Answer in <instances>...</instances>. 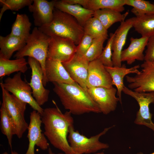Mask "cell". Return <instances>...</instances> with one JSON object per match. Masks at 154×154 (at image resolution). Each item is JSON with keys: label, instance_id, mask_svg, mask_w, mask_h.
Instances as JSON below:
<instances>
[{"label": "cell", "instance_id": "83f0119b", "mask_svg": "<svg viewBox=\"0 0 154 154\" xmlns=\"http://www.w3.org/2000/svg\"><path fill=\"white\" fill-rule=\"evenodd\" d=\"M0 115L1 131L7 137L11 149L12 138L16 135V130L13 120L3 102L0 109Z\"/></svg>", "mask_w": 154, "mask_h": 154}, {"label": "cell", "instance_id": "9c48e42d", "mask_svg": "<svg viewBox=\"0 0 154 154\" xmlns=\"http://www.w3.org/2000/svg\"><path fill=\"white\" fill-rule=\"evenodd\" d=\"M141 66L139 73L126 76L128 88L137 92H154V61H144Z\"/></svg>", "mask_w": 154, "mask_h": 154}, {"label": "cell", "instance_id": "8fae6325", "mask_svg": "<svg viewBox=\"0 0 154 154\" xmlns=\"http://www.w3.org/2000/svg\"><path fill=\"white\" fill-rule=\"evenodd\" d=\"M42 123L41 116L40 114L35 110L31 112L27 129V137L29 143L25 154H35V145L43 150L49 148V144L46 137L42 132L41 128Z\"/></svg>", "mask_w": 154, "mask_h": 154}, {"label": "cell", "instance_id": "603a6c76", "mask_svg": "<svg viewBox=\"0 0 154 154\" xmlns=\"http://www.w3.org/2000/svg\"><path fill=\"white\" fill-rule=\"evenodd\" d=\"M26 41L10 34L0 36V58L10 59L13 53L21 49Z\"/></svg>", "mask_w": 154, "mask_h": 154}, {"label": "cell", "instance_id": "7402d4cb", "mask_svg": "<svg viewBox=\"0 0 154 154\" xmlns=\"http://www.w3.org/2000/svg\"><path fill=\"white\" fill-rule=\"evenodd\" d=\"M105 67L110 74L112 79L113 85H114L117 89V95L121 104V92L124 86L123 83L124 78L127 75L131 73L137 74L140 72L138 70L140 67L139 65H136L131 68H126L125 65L120 67L115 66Z\"/></svg>", "mask_w": 154, "mask_h": 154}, {"label": "cell", "instance_id": "8992f818", "mask_svg": "<svg viewBox=\"0 0 154 154\" xmlns=\"http://www.w3.org/2000/svg\"><path fill=\"white\" fill-rule=\"evenodd\" d=\"M0 85L2 102L13 120L16 130V135L19 138H21L27 129L29 125L25 117L27 104L10 94Z\"/></svg>", "mask_w": 154, "mask_h": 154}, {"label": "cell", "instance_id": "ba28073f", "mask_svg": "<svg viewBox=\"0 0 154 154\" xmlns=\"http://www.w3.org/2000/svg\"><path fill=\"white\" fill-rule=\"evenodd\" d=\"M122 92L134 98L139 107L137 112L134 123L144 125L154 131V123L151 118L152 115L149 111V105L154 103V92H136L124 86Z\"/></svg>", "mask_w": 154, "mask_h": 154}, {"label": "cell", "instance_id": "7c38bea8", "mask_svg": "<svg viewBox=\"0 0 154 154\" xmlns=\"http://www.w3.org/2000/svg\"><path fill=\"white\" fill-rule=\"evenodd\" d=\"M50 37L47 58L62 63L69 60L75 54L77 45L72 40L57 36Z\"/></svg>", "mask_w": 154, "mask_h": 154}, {"label": "cell", "instance_id": "30bf717a", "mask_svg": "<svg viewBox=\"0 0 154 154\" xmlns=\"http://www.w3.org/2000/svg\"><path fill=\"white\" fill-rule=\"evenodd\" d=\"M27 62L31 70L29 84L32 90L33 96L37 104L41 106L48 102L50 91L45 88L43 85L44 73L39 62L31 57H28Z\"/></svg>", "mask_w": 154, "mask_h": 154}, {"label": "cell", "instance_id": "cb8c5ba5", "mask_svg": "<svg viewBox=\"0 0 154 154\" xmlns=\"http://www.w3.org/2000/svg\"><path fill=\"white\" fill-rule=\"evenodd\" d=\"M128 14V11L122 14L114 10L104 9L94 11L93 17L98 19L108 30L114 23L124 21Z\"/></svg>", "mask_w": 154, "mask_h": 154}, {"label": "cell", "instance_id": "6da1fadb", "mask_svg": "<svg viewBox=\"0 0 154 154\" xmlns=\"http://www.w3.org/2000/svg\"><path fill=\"white\" fill-rule=\"evenodd\" d=\"M56 107L44 109L41 116L44 133L50 144L65 154H72L73 151L68 140L70 128L74 126V120L68 111L62 113L53 102Z\"/></svg>", "mask_w": 154, "mask_h": 154}, {"label": "cell", "instance_id": "52a82bcc", "mask_svg": "<svg viewBox=\"0 0 154 154\" xmlns=\"http://www.w3.org/2000/svg\"><path fill=\"white\" fill-rule=\"evenodd\" d=\"M21 73L19 72L12 77L6 78L0 85L19 100L29 105L42 116L44 109L37 102L32 95V90L29 83L23 80Z\"/></svg>", "mask_w": 154, "mask_h": 154}, {"label": "cell", "instance_id": "9a60e30c", "mask_svg": "<svg viewBox=\"0 0 154 154\" xmlns=\"http://www.w3.org/2000/svg\"><path fill=\"white\" fill-rule=\"evenodd\" d=\"M62 63L71 78L87 90L86 82L89 62L84 56L75 54L70 60Z\"/></svg>", "mask_w": 154, "mask_h": 154}, {"label": "cell", "instance_id": "d6986e66", "mask_svg": "<svg viewBox=\"0 0 154 154\" xmlns=\"http://www.w3.org/2000/svg\"><path fill=\"white\" fill-rule=\"evenodd\" d=\"M149 38L142 37L140 38H130V43L126 48L121 52V62L125 61L127 64L130 65L136 60H144L143 51L146 46Z\"/></svg>", "mask_w": 154, "mask_h": 154}, {"label": "cell", "instance_id": "2e32d148", "mask_svg": "<svg viewBox=\"0 0 154 154\" xmlns=\"http://www.w3.org/2000/svg\"><path fill=\"white\" fill-rule=\"evenodd\" d=\"M55 0H33L28 9L32 13L34 22L38 28L50 23L53 16Z\"/></svg>", "mask_w": 154, "mask_h": 154}, {"label": "cell", "instance_id": "484cf974", "mask_svg": "<svg viewBox=\"0 0 154 154\" xmlns=\"http://www.w3.org/2000/svg\"><path fill=\"white\" fill-rule=\"evenodd\" d=\"M31 25L27 15L17 14L10 34L26 41L31 34Z\"/></svg>", "mask_w": 154, "mask_h": 154}, {"label": "cell", "instance_id": "d590c367", "mask_svg": "<svg viewBox=\"0 0 154 154\" xmlns=\"http://www.w3.org/2000/svg\"><path fill=\"white\" fill-rule=\"evenodd\" d=\"M48 154H65L64 153H58L56 154H55L52 151L50 147H49L48 148Z\"/></svg>", "mask_w": 154, "mask_h": 154}, {"label": "cell", "instance_id": "f1b7e54d", "mask_svg": "<svg viewBox=\"0 0 154 154\" xmlns=\"http://www.w3.org/2000/svg\"><path fill=\"white\" fill-rule=\"evenodd\" d=\"M83 28L84 34L90 36L93 39H108V30L98 19L94 17L89 19L85 23Z\"/></svg>", "mask_w": 154, "mask_h": 154}, {"label": "cell", "instance_id": "f35d334b", "mask_svg": "<svg viewBox=\"0 0 154 154\" xmlns=\"http://www.w3.org/2000/svg\"><path fill=\"white\" fill-rule=\"evenodd\" d=\"M137 154H143L142 152H139L137 153Z\"/></svg>", "mask_w": 154, "mask_h": 154}, {"label": "cell", "instance_id": "1f68e13d", "mask_svg": "<svg viewBox=\"0 0 154 154\" xmlns=\"http://www.w3.org/2000/svg\"><path fill=\"white\" fill-rule=\"evenodd\" d=\"M106 40L104 38L93 39L90 47L84 56L89 62L98 58L104 49L103 44Z\"/></svg>", "mask_w": 154, "mask_h": 154}, {"label": "cell", "instance_id": "4dcf8cb0", "mask_svg": "<svg viewBox=\"0 0 154 154\" xmlns=\"http://www.w3.org/2000/svg\"><path fill=\"white\" fill-rule=\"evenodd\" d=\"M33 2V0H0L2 7L0 9V21L6 11H18L26 6H29Z\"/></svg>", "mask_w": 154, "mask_h": 154}, {"label": "cell", "instance_id": "f546056e", "mask_svg": "<svg viewBox=\"0 0 154 154\" xmlns=\"http://www.w3.org/2000/svg\"><path fill=\"white\" fill-rule=\"evenodd\" d=\"M125 5L131 6V12L136 17L154 14V3L144 0H125Z\"/></svg>", "mask_w": 154, "mask_h": 154}, {"label": "cell", "instance_id": "7a4b0ae2", "mask_svg": "<svg viewBox=\"0 0 154 154\" xmlns=\"http://www.w3.org/2000/svg\"><path fill=\"white\" fill-rule=\"evenodd\" d=\"M52 83L53 91L59 98L65 109L72 114L79 115L89 113H101L87 90L78 84Z\"/></svg>", "mask_w": 154, "mask_h": 154}, {"label": "cell", "instance_id": "5bb4252c", "mask_svg": "<svg viewBox=\"0 0 154 154\" xmlns=\"http://www.w3.org/2000/svg\"><path fill=\"white\" fill-rule=\"evenodd\" d=\"M86 85L87 88L113 87L112 80L110 74L98 59L89 62Z\"/></svg>", "mask_w": 154, "mask_h": 154}, {"label": "cell", "instance_id": "3957f363", "mask_svg": "<svg viewBox=\"0 0 154 154\" xmlns=\"http://www.w3.org/2000/svg\"><path fill=\"white\" fill-rule=\"evenodd\" d=\"M38 28L50 37L57 36L70 39L76 45L84 34L83 27L74 17L55 8L51 22Z\"/></svg>", "mask_w": 154, "mask_h": 154}, {"label": "cell", "instance_id": "5b68a950", "mask_svg": "<svg viewBox=\"0 0 154 154\" xmlns=\"http://www.w3.org/2000/svg\"><path fill=\"white\" fill-rule=\"evenodd\" d=\"M115 126L105 128L100 133L90 138L80 134L77 131H75L74 126L71 127L68 136V142L74 152L81 154L96 153L109 147L108 144L101 142L99 139Z\"/></svg>", "mask_w": 154, "mask_h": 154}, {"label": "cell", "instance_id": "ffe728a7", "mask_svg": "<svg viewBox=\"0 0 154 154\" xmlns=\"http://www.w3.org/2000/svg\"><path fill=\"white\" fill-rule=\"evenodd\" d=\"M54 7L73 16L83 27L86 22L93 17L94 12L80 5L69 4L62 0H55Z\"/></svg>", "mask_w": 154, "mask_h": 154}, {"label": "cell", "instance_id": "ac0fdd59", "mask_svg": "<svg viewBox=\"0 0 154 154\" xmlns=\"http://www.w3.org/2000/svg\"><path fill=\"white\" fill-rule=\"evenodd\" d=\"M45 75L48 82L69 84L77 83L71 78L62 62L58 60L47 58Z\"/></svg>", "mask_w": 154, "mask_h": 154}, {"label": "cell", "instance_id": "8d00e7d4", "mask_svg": "<svg viewBox=\"0 0 154 154\" xmlns=\"http://www.w3.org/2000/svg\"><path fill=\"white\" fill-rule=\"evenodd\" d=\"M1 154H9L7 152H5ZM11 154H19V153L15 151H11Z\"/></svg>", "mask_w": 154, "mask_h": 154}, {"label": "cell", "instance_id": "74e56055", "mask_svg": "<svg viewBox=\"0 0 154 154\" xmlns=\"http://www.w3.org/2000/svg\"><path fill=\"white\" fill-rule=\"evenodd\" d=\"M72 154H80L78 153L74 152ZM93 154H105L104 152H101L100 153H94Z\"/></svg>", "mask_w": 154, "mask_h": 154}, {"label": "cell", "instance_id": "4fadbf2b", "mask_svg": "<svg viewBox=\"0 0 154 154\" xmlns=\"http://www.w3.org/2000/svg\"><path fill=\"white\" fill-rule=\"evenodd\" d=\"M87 91L99 107L101 113L107 115L114 111L119 100L116 96L117 89L114 87H103L88 88Z\"/></svg>", "mask_w": 154, "mask_h": 154}, {"label": "cell", "instance_id": "44dd1931", "mask_svg": "<svg viewBox=\"0 0 154 154\" xmlns=\"http://www.w3.org/2000/svg\"><path fill=\"white\" fill-rule=\"evenodd\" d=\"M125 0H71L70 3L94 11L108 9L121 13L125 10Z\"/></svg>", "mask_w": 154, "mask_h": 154}, {"label": "cell", "instance_id": "e0dca14e", "mask_svg": "<svg viewBox=\"0 0 154 154\" xmlns=\"http://www.w3.org/2000/svg\"><path fill=\"white\" fill-rule=\"evenodd\" d=\"M134 17L126 19L121 23L115 31V34L112 45V60L114 66H121V55L125 44L128 32L133 27Z\"/></svg>", "mask_w": 154, "mask_h": 154}, {"label": "cell", "instance_id": "e575fe53", "mask_svg": "<svg viewBox=\"0 0 154 154\" xmlns=\"http://www.w3.org/2000/svg\"><path fill=\"white\" fill-rule=\"evenodd\" d=\"M144 55V61H154V35L149 38Z\"/></svg>", "mask_w": 154, "mask_h": 154}, {"label": "cell", "instance_id": "277c9868", "mask_svg": "<svg viewBox=\"0 0 154 154\" xmlns=\"http://www.w3.org/2000/svg\"><path fill=\"white\" fill-rule=\"evenodd\" d=\"M50 38L35 27L27 40L25 46L14 56L16 58L28 56L38 61L43 72V83L45 86L48 83L45 75V64Z\"/></svg>", "mask_w": 154, "mask_h": 154}, {"label": "cell", "instance_id": "4316f807", "mask_svg": "<svg viewBox=\"0 0 154 154\" xmlns=\"http://www.w3.org/2000/svg\"><path fill=\"white\" fill-rule=\"evenodd\" d=\"M133 27L142 37L149 38L154 35V14L135 17Z\"/></svg>", "mask_w": 154, "mask_h": 154}, {"label": "cell", "instance_id": "ab89813d", "mask_svg": "<svg viewBox=\"0 0 154 154\" xmlns=\"http://www.w3.org/2000/svg\"><path fill=\"white\" fill-rule=\"evenodd\" d=\"M149 154H154V152H153V153Z\"/></svg>", "mask_w": 154, "mask_h": 154}, {"label": "cell", "instance_id": "d6a6232c", "mask_svg": "<svg viewBox=\"0 0 154 154\" xmlns=\"http://www.w3.org/2000/svg\"><path fill=\"white\" fill-rule=\"evenodd\" d=\"M115 34V32L111 33L105 47L104 48L102 53L98 59L102 62L105 66H113L112 60V45Z\"/></svg>", "mask_w": 154, "mask_h": 154}, {"label": "cell", "instance_id": "836d02e7", "mask_svg": "<svg viewBox=\"0 0 154 154\" xmlns=\"http://www.w3.org/2000/svg\"><path fill=\"white\" fill-rule=\"evenodd\" d=\"M93 40L90 36L84 34L80 43L77 46L76 54L80 56H84L90 47Z\"/></svg>", "mask_w": 154, "mask_h": 154}, {"label": "cell", "instance_id": "d4e9b609", "mask_svg": "<svg viewBox=\"0 0 154 154\" xmlns=\"http://www.w3.org/2000/svg\"><path fill=\"white\" fill-rule=\"evenodd\" d=\"M28 64L24 57L12 60L0 58V77L2 78L15 72L24 73L28 70Z\"/></svg>", "mask_w": 154, "mask_h": 154}]
</instances>
